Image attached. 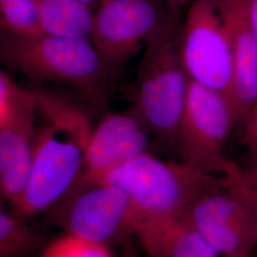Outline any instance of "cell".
I'll return each mask as SVG.
<instances>
[{"mask_svg": "<svg viewBox=\"0 0 257 257\" xmlns=\"http://www.w3.org/2000/svg\"><path fill=\"white\" fill-rule=\"evenodd\" d=\"M37 128L26 191L15 206L20 217L35 216L65 201L82 175L92 127L82 107L57 92L35 89Z\"/></svg>", "mask_w": 257, "mask_h": 257, "instance_id": "6da1fadb", "label": "cell"}, {"mask_svg": "<svg viewBox=\"0 0 257 257\" xmlns=\"http://www.w3.org/2000/svg\"><path fill=\"white\" fill-rule=\"evenodd\" d=\"M0 63L34 82L71 88L96 108L107 105L116 78L90 38L0 33Z\"/></svg>", "mask_w": 257, "mask_h": 257, "instance_id": "7a4b0ae2", "label": "cell"}, {"mask_svg": "<svg viewBox=\"0 0 257 257\" xmlns=\"http://www.w3.org/2000/svg\"><path fill=\"white\" fill-rule=\"evenodd\" d=\"M220 181L221 175L208 174L178 159L164 160L145 153L115 167L100 182L115 186L127 194L138 224L146 219L184 215L201 193Z\"/></svg>", "mask_w": 257, "mask_h": 257, "instance_id": "3957f363", "label": "cell"}, {"mask_svg": "<svg viewBox=\"0 0 257 257\" xmlns=\"http://www.w3.org/2000/svg\"><path fill=\"white\" fill-rule=\"evenodd\" d=\"M178 27L174 19L146 43L133 104L155 143L175 152L190 82L180 60Z\"/></svg>", "mask_w": 257, "mask_h": 257, "instance_id": "277c9868", "label": "cell"}, {"mask_svg": "<svg viewBox=\"0 0 257 257\" xmlns=\"http://www.w3.org/2000/svg\"><path fill=\"white\" fill-rule=\"evenodd\" d=\"M235 127L227 97L190 80L176 136L178 160L211 175H222L226 145Z\"/></svg>", "mask_w": 257, "mask_h": 257, "instance_id": "5b68a950", "label": "cell"}, {"mask_svg": "<svg viewBox=\"0 0 257 257\" xmlns=\"http://www.w3.org/2000/svg\"><path fill=\"white\" fill-rule=\"evenodd\" d=\"M177 19L162 0H103L90 39L116 76L158 31Z\"/></svg>", "mask_w": 257, "mask_h": 257, "instance_id": "8992f818", "label": "cell"}, {"mask_svg": "<svg viewBox=\"0 0 257 257\" xmlns=\"http://www.w3.org/2000/svg\"><path fill=\"white\" fill-rule=\"evenodd\" d=\"M178 46L189 79L223 94L230 104L233 61L216 0H193L189 5Z\"/></svg>", "mask_w": 257, "mask_h": 257, "instance_id": "52a82bcc", "label": "cell"}, {"mask_svg": "<svg viewBox=\"0 0 257 257\" xmlns=\"http://www.w3.org/2000/svg\"><path fill=\"white\" fill-rule=\"evenodd\" d=\"M185 217L220 257L248 256L254 251L257 233L248 205L221 181L201 193Z\"/></svg>", "mask_w": 257, "mask_h": 257, "instance_id": "ba28073f", "label": "cell"}, {"mask_svg": "<svg viewBox=\"0 0 257 257\" xmlns=\"http://www.w3.org/2000/svg\"><path fill=\"white\" fill-rule=\"evenodd\" d=\"M66 232L110 246L134 239L138 218L127 194L110 184H92L72 193L66 200Z\"/></svg>", "mask_w": 257, "mask_h": 257, "instance_id": "9c48e42d", "label": "cell"}, {"mask_svg": "<svg viewBox=\"0 0 257 257\" xmlns=\"http://www.w3.org/2000/svg\"><path fill=\"white\" fill-rule=\"evenodd\" d=\"M153 144V136L134 105L124 111L107 112L92 128L82 175L73 193L100 182L112 169L130 159L152 153Z\"/></svg>", "mask_w": 257, "mask_h": 257, "instance_id": "30bf717a", "label": "cell"}, {"mask_svg": "<svg viewBox=\"0 0 257 257\" xmlns=\"http://www.w3.org/2000/svg\"><path fill=\"white\" fill-rule=\"evenodd\" d=\"M37 128L36 90L21 88L9 118L0 125V196L19 201L27 188Z\"/></svg>", "mask_w": 257, "mask_h": 257, "instance_id": "8fae6325", "label": "cell"}, {"mask_svg": "<svg viewBox=\"0 0 257 257\" xmlns=\"http://www.w3.org/2000/svg\"><path fill=\"white\" fill-rule=\"evenodd\" d=\"M233 61L230 106L235 127L257 98V38L248 0H216Z\"/></svg>", "mask_w": 257, "mask_h": 257, "instance_id": "7c38bea8", "label": "cell"}, {"mask_svg": "<svg viewBox=\"0 0 257 257\" xmlns=\"http://www.w3.org/2000/svg\"><path fill=\"white\" fill-rule=\"evenodd\" d=\"M134 241L149 257H220L185 215L139 221Z\"/></svg>", "mask_w": 257, "mask_h": 257, "instance_id": "4fadbf2b", "label": "cell"}, {"mask_svg": "<svg viewBox=\"0 0 257 257\" xmlns=\"http://www.w3.org/2000/svg\"><path fill=\"white\" fill-rule=\"evenodd\" d=\"M43 34L90 38L93 13L79 0H36Z\"/></svg>", "mask_w": 257, "mask_h": 257, "instance_id": "5bb4252c", "label": "cell"}, {"mask_svg": "<svg viewBox=\"0 0 257 257\" xmlns=\"http://www.w3.org/2000/svg\"><path fill=\"white\" fill-rule=\"evenodd\" d=\"M0 33L19 37L43 35L36 0H0Z\"/></svg>", "mask_w": 257, "mask_h": 257, "instance_id": "9a60e30c", "label": "cell"}, {"mask_svg": "<svg viewBox=\"0 0 257 257\" xmlns=\"http://www.w3.org/2000/svg\"><path fill=\"white\" fill-rule=\"evenodd\" d=\"M37 244V233L0 204V257L27 256Z\"/></svg>", "mask_w": 257, "mask_h": 257, "instance_id": "2e32d148", "label": "cell"}, {"mask_svg": "<svg viewBox=\"0 0 257 257\" xmlns=\"http://www.w3.org/2000/svg\"><path fill=\"white\" fill-rule=\"evenodd\" d=\"M40 257H113L110 246L74 236L70 233L55 239Z\"/></svg>", "mask_w": 257, "mask_h": 257, "instance_id": "e0dca14e", "label": "cell"}, {"mask_svg": "<svg viewBox=\"0 0 257 257\" xmlns=\"http://www.w3.org/2000/svg\"><path fill=\"white\" fill-rule=\"evenodd\" d=\"M224 182L231 188L248 205L252 214L257 233V187L251 183L241 167L228 159L222 174Z\"/></svg>", "mask_w": 257, "mask_h": 257, "instance_id": "ac0fdd59", "label": "cell"}, {"mask_svg": "<svg viewBox=\"0 0 257 257\" xmlns=\"http://www.w3.org/2000/svg\"><path fill=\"white\" fill-rule=\"evenodd\" d=\"M21 87L0 71V125L9 118L19 97Z\"/></svg>", "mask_w": 257, "mask_h": 257, "instance_id": "d6986e66", "label": "cell"}, {"mask_svg": "<svg viewBox=\"0 0 257 257\" xmlns=\"http://www.w3.org/2000/svg\"><path fill=\"white\" fill-rule=\"evenodd\" d=\"M241 131V142L248 156L257 154V98L238 124Z\"/></svg>", "mask_w": 257, "mask_h": 257, "instance_id": "ffe728a7", "label": "cell"}, {"mask_svg": "<svg viewBox=\"0 0 257 257\" xmlns=\"http://www.w3.org/2000/svg\"><path fill=\"white\" fill-rule=\"evenodd\" d=\"M240 167L248 180L257 187V154L248 156L246 166Z\"/></svg>", "mask_w": 257, "mask_h": 257, "instance_id": "44dd1931", "label": "cell"}, {"mask_svg": "<svg viewBox=\"0 0 257 257\" xmlns=\"http://www.w3.org/2000/svg\"><path fill=\"white\" fill-rule=\"evenodd\" d=\"M119 257H142V255L135 241L128 240L122 244Z\"/></svg>", "mask_w": 257, "mask_h": 257, "instance_id": "7402d4cb", "label": "cell"}, {"mask_svg": "<svg viewBox=\"0 0 257 257\" xmlns=\"http://www.w3.org/2000/svg\"><path fill=\"white\" fill-rule=\"evenodd\" d=\"M168 8L171 10V12L177 16L179 11L183 8L186 5H190L193 0H162Z\"/></svg>", "mask_w": 257, "mask_h": 257, "instance_id": "603a6c76", "label": "cell"}, {"mask_svg": "<svg viewBox=\"0 0 257 257\" xmlns=\"http://www.w3.org/2000/svg\"><path fill=\"white\" fill-rule=\"evenodd\" d=\"M248 4L249 18L257 38V0H248Z\"/></svg>", "mask_w": 257, "mask_h": 257, "instance_id": "cb8c5ba5", "label": "cell"}, {"mask_svg": "<svg viewBox=\"0 0 257 257\" xmlns=\"http://www.w3.org/2000/svg\"><path fill=\"white\" fill-rule=\"evenodd\" d=\"M79 1L92 8V6H97L98 7L101 4L103 0H79Z\"/></svg>", "mask_w": 257, "mask_h": 257, "instance_id": "d4e9b609", "label": "cell"}, {"mask_svg": "<svg viewBox=\"0 0 257 257\" xmlns=\"http://www.w3.org/2000/svg\"><path fill=\"white\" fill-rule=\"evenodd\" d=\"M242 257H253V252L251 253V254H249V255H248V256H242Z\"/></svg>", "mask_w": 257, "mask_h": 257, "instance_id": "484cf974", "label": "cell"}, {"mask_svg": "<svg viewBox=\"0 0 257 257\" xmlns=\"http://www.w3.org/2000/svg\"><path fill=\"white\" fill-rule=\"evenodd\" d=\"M253 257H257V255H255V254H253Z\"/></svg>", "mask_w": 257, "mask_h": 257, "instance_id": "4316f807", "label": "cell"}]
</instances>
